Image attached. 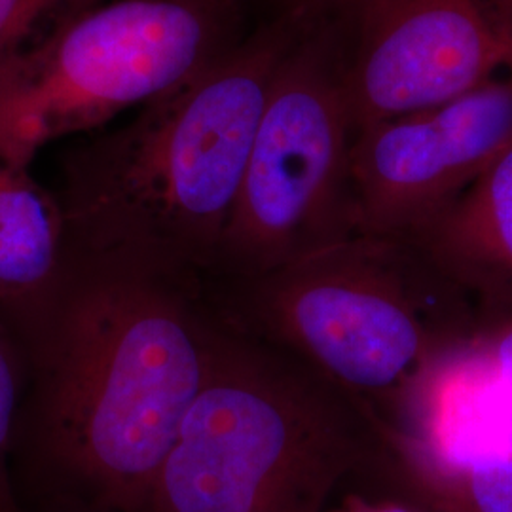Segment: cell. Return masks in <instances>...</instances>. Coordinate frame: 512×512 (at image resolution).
Listing matches in <instances>:
<instances>
[{
  "label": "cell",
  "mask_w": 512,
  "mask_h": 512,
  "mask_svg": "<svg viewBox=\"0 0 512 512\" xmlns=\"http://www.w3.org/2000/svg\"><path fill=\"white\" fill-rule=\"evenodd\" d=\"M0 321L27 376L12 450L23 511H145L209 365L202 293L63 253L48 289Z\"/></svg>",
  "instance_id": "6da1fadb"
},
{
  "label": "cell",
  "mask_w": 512,
  "mask_h": 512,
  "mask_svg": "<svg viewBox=\"0 0 512 512\" xmlns=\"http://www.w3.org/2000/svg\"><path fill=\"white\" fill-rule=\"evenodd\" d=\"M315 19L298 2L148 101L128 124L93 131L69 148L52 190L63 253L202 293L275 73Z\"/></svg>",
  "instance_id": "7a4b0ae2"
},
{
  "label": "cell",
  "mask_w": 512,
  "mask_h": 512,
  "mask_svg": "<svg viewBox=\"0 0 512 512\" xmlns=\"http://www.w3.org/2000/svg\"><path fill=\"white\" fill-rule=\"evenodd\" d=\"M202 296L222 323L338 389L385 448L414 439L478 315L475 300L410 239L363 234L262 274L209 281Z\"/></svg>",
  "instance_id": "3957f363"
},
{
  "label": "cell",
  "mask_w": 512,
  "mask_h": 512,
  "mask_svg": "<svg viewBox=\"0 0 512 512\" xmlns=\"http://www.w3.org/2000/svg\"><path fill=\"white\" fill-rule=\"evenodd\" d=\"M209 313L207 372L143 512H325L382 440L308 366Z\"/></svg>",
  "instance_id": "277c9868"
},
{
  "label": "cell",
  "mask_w": 512,
  "mask_h": 512,
  "mask_svg": "<svg viewBox=\"0 0 512 512\" xmlns=\"http://www.w3.org/2000/svg\"><path fill=\"white\" fill-rule=\"evenodd\" d=\"M249 33L241 0H101L55 19L0 65V156L31 165L48 143L181 86Z\"/></svg>",
  "instance_id": "5b68a950"
},
{
  "label": "cell",
  "mask_w": 512,
  "mask_h": 512,
  "mask_svg": "<svg viewBox=\"0 0 512 512\" xmlns=\"http://www.w3.org/2000/svg\"><path fill=\"white\" fill-rule=\"evenodd\" d=\"M330 29L315 19L275 73L205 283L262 274L355 234L349 186L355 128L344 52Z\"/></svg>",
  "instance_id": "8992f818"
},
{
  "label": "cell",
  "mask_w": 512,
  "mask_h": 512,
  "mask_svg": "<svg viewBox=\"0 0 512 512\" xmlns=\"http://www.w3.org/2000/svg\"><path fill=\"white\" fill-rule=\"evenodd\" d=\"M344 54L355 131L512 78V0H366Z\"/></svg>",
  "instance_id": "52a82bcc"
},
{
  "label": "cell",
  "mask_w": 512,
  "mask_h": 512,
  "mask_svg": "<svg viewBox=\"0 0 512 512\" xmlns=\"http://www.w3.org/2000/svg\"><path fill=\"white\" fill-rule=\"evenodd\" d=\"M511 143L512 78L357 129L349 160L355 234L418 236Z\"/></svg>",
  "instance_id": "ba28073f"
},
{
  "label": "cell",
  "mask_w": 512,
  "mask_h": 512,
  "mask_svg": "<svg viewBox=\"0 0 512 512\" xmlns=\"http://www.w3.org/2000/svg\"><path fill=\"white\" fill-rule=\"evenodd\" d=\"M410 241L478 308L512 306V143Z\"/></svg>",
  "instance_id": "9c48e42d"
},
{
  "label": "cell",
  "mask_w": 512,
  "mask_h": 512,
  "mask_svg": "<svg viewBox=\"0 0 512 512\" xmlns=\"http://www.w3.org/2000/svg\"><path fill=\"white\" fill-rule=\"evenodd\" d=\"M61 258L54 192L35 181L31 165L0 156V313L44 293Z\"/></svg>",
  "instance_id": "30bf717a"
},
{
  "label": "cell",
  "mask_w": 512,
  "mask_h": 512,
  "mask_svg": "<svg viewBox=\"0 0 512 512\" xmlns=\"http://www.w3.org/2000/svg\"><path fill=\"white\" fill-rule=\"evenodd\" d=\"M395 461L444 512H512V423L444 458Z\"/></svg>",
  "instance_id": "8fae6325"
},
{
  "label": "cell",
  "mask_w": 512,
  "mask_h": 512,
  "mask_svg": "<svg viewBox=\"0 0 512 512\" xmlns=\"http://www.w3.org/2000/svg\"><path fill=\"white\" fill-rule=\"evenodd\" d=\"M461 366L486 403L512 420V306L478 308Z\"/></svg>",
  "instance_id": "7c38bea8"
},
{
  "label": "cell",
  "mask_w": 512,
  "mask_h": 512,
  "mask_svg": "<svg viewBox=\"0 0 512 512\" xmlns=\"http://www.w3.org/2000/svg\"><path fill=\"white\" fill-rule=\"evenodd\" d=\"M325 512H444L389 456L378 454L349 480Z\"/></svg>",
  "instance_id": "4fadbf2b"
},
{
  "label": "cell",
  "mask_w": 512,
  "mask_h": 512,
  "mask_svg": "<svg viewBox=\"0 0 512 512\" xmlns=\"http://www.w3.org/2000/svg\"><path fill=\"white\" fill-rule=\"evenodd\" d=\"M25 384L23 355L10 330L0 321V512H25L12 476V450Z\"/></svg>",
  "instance_id": "5bb4252c"
},
{
  "label": "cell",
  "mask_w": 512,
  "mask_h": 512,
  "mask_svg": "<svg viewBox=\"0 0 512 512\" xmlns=\"http://www.w3.org/2000/svg\"><path fill=\"white\" fill-rule=\"evenodd\" d=\"M101 0H0V65L18 54L44 19L63 18Z\"/></svg>",
  "instance_id": "9a60e30c"
},
{
  "label": "cell",
  "mask_w": 512,
  "mask_h": 512,
  "mask_svg": "<svg viewBox=\"0 0 512 512\" xmlns=\"http://www.w3.org/2000/svg\"><path fill=\"white\" fill-rule=\"evenodd\" d=\"M302 4H308L313 10H327V8H334V10H348V12H355L361 4H365L366 0H298Z\"/></svg>",
  "instance_id": "2e32d148"
},
{
  "label": "cell",
  "mask_w": 512,
  "mask_h": 512,
  "mask_svg": "<svg viewBox=\"0 0 512 512\" xmlns=\"http://www.w3.org/2000/svg\"><path fill=\"white\" fill-rule=\"evenodd\" d=\"M25 512H95L90 509H82L76 505H65V503H38L27 507Z\"/></svg>",
  "instance_id": "e0dca14e"
}]
</instances>
